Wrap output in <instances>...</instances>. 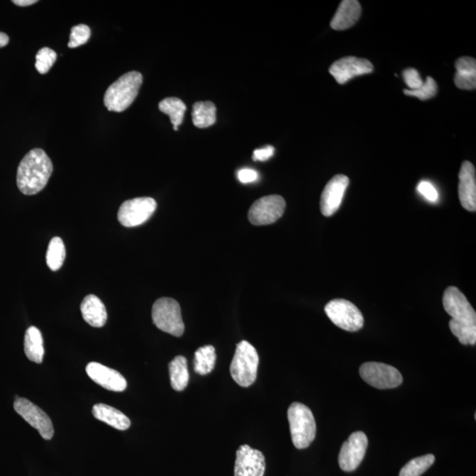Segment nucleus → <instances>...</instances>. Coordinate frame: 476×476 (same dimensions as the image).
Masks as SVG:
<instances>
[{
  "mask_svg": "<svg viewBox=\"0 0 476 476\" xmlns=\"http://www.w3.org/2000/svg\"><path fill=\"white\" fill-rule=\"evenodd\" d=\"M53 172L52 160L41 148H35L21 160L17 170L16 183L25 195H35L48 184Z\"/></svg>",
  "mask_w": 476,
  "mask_h": 476,
  "instance_id": "f257e3e1",
  "label": "nucleus"
},
{
  "mask_svg": "<svg viewBox=\"0 0 476 476\" xmlns=\"http://www.w3.org/2000/svg\"><path fill=\"white\" fill-rule=\"evenodd\" d=\"M143 82V77L140 72H129L122 75L109 87L105 93V107L109 111H125L136 99Z\"/></svg>",
  "mask_w": 476,
  "mask_h": 476,
  "instance_id": "f03ea898",
  "label": "nucleus"
},
{
  "mask_svg": "<svg viewBox=\"0 0 476 476\" xmlns=\"http://www.w3.org/2000/svg\"><path fill=\"white\" fill-rule=\"evenodd\" d=\"M288 419L293 445L297 449L310 446L316 438L317 426L311 410L299 402H294L288 409Z\"/></svg>",
  "mask_w": 476,
  "mask_h": 476,
  "instance_id": "7ed1b4c3",
  "label": "nucleus"
},
{
  "mask_svg": "<svg viewBox=\"0 0 476 476\" xmlns=\"http://www.w3.org/2000/svg\"><path fill=\"white\" fill-rule=\"evenodd\" d=\"M260 358L256 348L246 341L237 345L231 365V375L242 387H249L255 382Z\"/></svg>",
  "mask_w": 476,
  "mask_h": 476,
  "instance_id": "20e7f679",
  "label": "nucleus"
},
{
  "mask_svg": "<svg viewBox=\"0 0 476 476\" xmlns=\"http://www.w3.org/2000/svg\"><path fill=\"white\" fill-rule=\"evenodd\" d=\"M153 322L156 328L180 337L184 332V324L182 319L180 305L172 298L162 297L156 300L152 308Z\"/></svg>",
  "mask_w": 476,
  "mask_h": 476,
  "instance_id": "39448f33",
  "label": "nucleus"
},
{
  "mask_svg": "<svg viewBox=\"0 0 476 476\" xmlns=\"http://www.w3.org/2000/svg\"><path fill=\"white\" fill-rule=\"evenodd\" d=\"M325 311L334 325L348 332H357L365 324L362 312L353 303L348 300L330 301L326 305Z\"/></svg>",
  "mask_w": 476,
  "mask_h": 476,
  "instance_id": "423d86ee",
  "label": "nucleus"
},
{
  "mask_svg": "<svg viewBox=\"0 0 476 476\" xmlns=\"http://www.w3.org/2000/svg\"><path fill=\"white\" fill-rule=\"evenodd\" d=\"M360 376L370 386L377 389H392L403 382L402 373L386 363L369 362L360 367Z\"/></svg>",
  "mask_w": 476,
  "mask_h": 476,
  "instance_id": "0eeeda50",
  "label": "nucleus"
},
{
  "mask_svg": "<svg viewBox=\"0 0 476 476\" xmlns=\"http://www.w3.org/2000/svg\"><path fill=\"white\" fill-rule=\"evenodd\" d=\"M156 201L149 197L129 199L123 203L118 210V219L123 227L140 226L153 216L156 209Z\"/></svg>",
  "mask_w": 476,
  "mask_h": 476,
  "instance_id": "6e6552de",
  "label": "nucleus"
},
{
  "mask_svg": "<svg viewBox=\"0 0 476 476\" xmlns=\"http://www.w3.org/2000/svg\"><path fill=\"white\" fill-rule=\"evenodd\" d=\"M285 209V199L282 196L268 195L258 199L250 206L249 221L256 226L272 224L282 216Z\"/></svg>",
  "mask_w": 476,
  "mask_h": 476,
  "instance_id": "1a4fd4ad",
  "label": "nucleus"
},
{
  "mask_svg": "<svg viewBox=\"0 0 476 476\" xmlns=\"http://www.w3.org/2000/svg\"><path fill=\"white\" fill-rule=\"evenodd\" d=\"M13 408L16 413L35 430H38L43 438L46 441L52 439L54 428L52 420L39 406L25 398L16 397Z\"/></svg>",
  "mask_w": 476,
  "mask_h": 476,
  "instance_id": "9d476101",
  "label": "nucleus"
},
{
  "mask_svg": "<svg viewBox=\"0 0 476 476\" xmlns=\"http://www.w3.org/2000/svg\"><path fill=\"white\" fill-rule=\"evenodd\" d=\"M368 448V438L365 432L355 431L344 442L339 454L340 467L345 472H352L359 467Z\"/></svg>",
  "mask_w": 476,
  "mask_h": 476,
  "instance_id": "9b49d317",
  "label": "nucleus"
},
{
  "mask_svg": "<svg viewBox=\"0 0 476 476\" xmlns=\"http://www.w3.org/2000/svg\"><path fill=\"white\" fill-rule=\"evenodd\" d=\"M443 305L453 321L476 324V314L464 294L456 287L447 288L443 296Z\"/></svg>",
  "mask_w": 476,
  "mask_h": 476,
  "instance_id": "f8f14e48",
  "label": "nucleus"
},
{
  "mask_svg": "<svg viewBox=\"0 0 476 476\" xmlns=\"http://www.w3.org/2000/svg\"><path fill=\"white\" fill-rule=\"evenodd\" d=\"M266 460L262 453L252 447L243 445L237 450L235 476H264Z\"/></svg>",
  "mask_w": 476,
  "mask_h": 476,
  "instance_id": "ddd939ff",
  "label": "nucleus"
},
{
  "mask_svg": "<svg viewBox=\"0 0 476 476\" xmlns=\"http://www.w3.org/2000/svg\"><path fill=\"white\" fill-rule=\"evenodd\" d=\"M329 72L338 84L343 85L357 76L370 74L373 72V65L368 60L346 57L334 62Z\"/></svg>",
  "mask_w": 476,
  "mask_h": 476,
  "instance_id": "4468645a",
  "label": "nucleus"
},
{
  "mask_svg": "<svg viewBox=\"0 0 476 476\" xmlns=\"http://www.w3.org/2000/svg\"><path fill=\"white\" fill-rule=\"evenodd\" d=\"M348 184L350 179L343 174L334 176L328 182L321 195V209L323 216L329 217L337 212L343 201Z\"/></svg>",
  "mask_w": 476,
  "mask_h": 476,
  "instance_id": "2eb2a0df",
  "label": "nucleus"
},
{
  "mask_svg": "<svg viewBox=\"0 0 476 476\" xmlns=\"http://www.w3.org/2000/svg\"><path fill=\"white\" fill-rule=\"evenodd\" d=\"M87 374L94 383L112 392H123L127 382L117 370L109 368L96 362H89L86 368Z\"/></svg>",
  "mask_w": 476,
  "mask_h": 476,
  "instance_id": "dca6fc26",
  "label": "nucleus"
},
{
  "mask_svg": "<svg viewBox=\"0 0 476 476\" xmlns=\"http://www.w3.org/2000/svg\"><path fill=\"white\" fill-rule=\"evenodd\" d=\"M459 197L461 205L470 212L476 210V179L475 166L464 162L459 174Z\"/></svg>",
  "mask_w": 476,
  "mask_h": 476,
  "instance_id": "f3484780",
  "label": "nucleus"
},
{
  "mask_svg": "<svg viewBox=\"0 0 476 476\" xmlns=\"http://www.w3.org/2000/svg\"><path fill=\"white\" fill-rule=\"evenodd\" d=\"M361 13L362 7L357 0H344L331 21V28L334 31L348 30L358 23Z\"/></svg>",
  "mask_w": 476,
  "mask_h": 476,
  "instance_id": "a211bd4d",
  "label": "nucleus"
},
{
  "mask_svg": "<svg viewBox=\"0 0 476 476\" xmlns=\"http://www.w3.org/2000/svg\"><path fill=\"white\" fill-rule=\"evenodd\" d=\"M83 319L94 328H103L106 324V308L100 298L94 295L87 296L81 304Z\"/></svg>",
  "mask_w": 476,
  "mask_h": 476,
  "instance_id": "6ab92c4d",
  "label": "nucleus"
},
{
  "mask_svg": "<svg viewBox=\"0 0 476 476\" xmlns=\"http://www.w3.org/2000/svg\"><path fill=\"white\" fill-rule=\"evenodd\" d=\"M93 416L97 420L103 421L118 431H126L131 426V421L125 414L117 409L105 404H96L93 406Z\"/></svg>",
  "mask_w": 476,
  "mask_h": 476,
  "instance_id": "aec40b11",
  "label": "nucleus"
},
{
  "mask_svg": "<svg viewBox=\"0 0 476 476\" xmlns=\"http://www.w3.org/2000/svg\"><path fill=\"white\" fill-rule=\"evenodd\" d=\"M24 352L31 362L42 363L45 355L43 339L41 332L35 326H31L25 333Z\"/></svg>",
  "mask_w": 476,
  "mask_h": 476,
  "instance_id": "412c9836",
  "label": "nucleus"
},
{
  "mask_svg": "<svg viewBox=\"0 0 476 476\" xmlns=\"http://www.w3.org/2000/svg\"><path fill=\"white\" fill-rule=\"evenodd\" d=\"M170 384L174 390L184 391L187 387L190 374H189L187 360L182 355L176 357L169 363Z\"/></svg>",
  "mask_w": 476,
  "mask_h": 476,
  "instance_id": "4be33fe9",
  "label": "nucleus"
},
{
  "mask_svg": "<svg viewBox=\"0 0 476 476\" xmlns=\"http://www.w3.org/2000/svg\"><path fill=\"white\" fill-rule=\"evenodd\" d=\"M192 122L198 128H208L216 122V107L212 101H197L192 112Z\"/></svg>",
  "mask_w": 476,
  "mask_h": 476,
  "instance_id": "5701e85b",
  "label": "nucleus"
},
{
  "mask_svg": "<svg viewBox=\"0 0 476 476\" xmlns=\"http://www.w3.org/2000/svg\"><path fill=\"white\" fill-rule=\"evenodd\" d=\"M159 110L162 114L169 116L174 130L177 131L179 126L183 123L184 114L187 111V105L179 98L168 97L160 101Z\"/></svg>",
  "mask_w": 476,
  "mask_h": 476,
  "instance_id": "b1692460",
  "label": "nucleus"
},
{
  "mask_svg": "<svg viewBox=\"0 0 476 476\" xmlns=\"http://www.w3.org/2000/svg\"><path fill=\"white\" fill-rule=\"evenodd\" d=\"M216 353L214 347L206 345L199 348L195 352L194 370L199 375H206L212 372L216 366Z\"/></svg>",
  "mask_w": 476,
  "mask_h": 476,
  "instance_id": "393cba45",
  "label": "nucleus"
},
{
  "mask_svg": "<svg viewBox=\"0 0 476 476\" xmlns=\"http://www.w3.org/2000/svg\"><path fill=\"white\" fill-rule=\"evenodd\" d=\"M65 259V247L63 240L59 237L53 238L49 243L46 254V262L50 270H60Z\"/></svg>",
  "mask_w": 476,
  "mask_h": 476,
  "instance_id": "a878e982",
  "label": "nucleus"
},
{
  "mask_svg": "<svg viewBox=\"0 0 476 476\" xmlns=\"http://www.w3.org/2000/svg\"><path fill=\"white\" fill-rule=\"evenodd\" d=\"M450 332L457 337L460 343L463 345H475L476 324L453 321L449 322Z\"/></svg>",
  "mask_w": 476,
  "mask_h": 476,
  "instance_id": "bb28decb",
  "label": "nucleus"
},
{
  "mask_svg": "<svg viewBox=\"0 0 476 476\" xmlns=\"http://www.w3.org/2000/svg\"><path fill=\"white\" fill-rule=\"evenodd\" d=\"M433 454L415 458L406 463L399 472V476H421L435 463Z\"/></svg>",
  "mask_w": 476,
  "mask_h": 476,
  "instance_id": "cd10ccee",
  "label": "nucleus"
},
{
  "mask_svg": "<svg viewBox=\"0 0 476 476\" xmlns=\"http://www.w3.org/2000/svg\"><path fill=\"white\" fill-rule=\"evenodd\" d=\"M57 53L53 50L43 48L39 50L35 57V68L41 74H46L55 64Z\"/></svg>",
  "mask_w": 476,
  "mask_h": 476,
  "instance_id": "c85d7f7f",
  "label": "nucleus"
},
{
  "mask_svg": "<svg viewBox=\"0 0 476 476\" xmlns=\"http://www.w3.org/2000/svg\"><path fill=\"white\" fill-rule=\"evenodd\" d=\"M438 92V85L435 79L431 77H427L426 81L424 82L420 89L416 90L405 89L406 96L419 98L420 100H428L434 97Z\"/></svg>",
  "mask_w": 476,
  "mask_h": 476,
  "instance_id": "c756f323",
  "label": "nucleus"
},
{
  "mask_svg": "<svg viewBox=\"0 0 476 476\" xmlns=\"http://www.w3.org/2000/svg\"><path fill=\"white\" fill-rule=\"evenodd\" d=\"M91 35V31L89 26L85 24H79L77 26L72 28L70 34V41H69V48H77L79 46L85 45L89 42Z\"/></svg>",
  "mask_w": 476,
  "mask_h": 476,
  "instance_id": "7c9ffc66",
  "label": "nucleus"
},
{
  "mask_svg": "<svg viewBox=\"0 0 476 476\" xmlns=\"http://www.w3.org/2000/svg\"><path fill=\"white\" fill-rule=\"evenodd\" d=\"M417 191L428 201L435 203L438 201V192L431 182L421 181L417 185Z\"/></svg>",
  "mask_w": 476,
  "mask_h": 476,
  "instance_id": "2f4dec72",
  "label": "nucleus"
},
{
  "mask_svg": "<svg viewBox=\"0 0 476 476\" xmlns=\"http://www.w3.org/2000/svg\"><path fill=\"white\" fill-rule=\"evenodd\" d=\"M403 78L406 84L408 85L409 90H416L420 89L424 84L423 79H421L419 72L416 69L408 68L403 72Z\"/></svg>",
  "mask_w": 476,
  "mask_h": 476,
  "instance_id": "473e14b6",
  "label": "nucleus"
},
{
  "mask_svg": "<svg viewBox=\"0 0 476 476\" xmlns=\"http://www.w3.org/2000/svg\"><path fill=\"white\" fill-rule=\"evenodd\" d=\"M458 74H476V61L473 57H463L455 63Z\"/></svg>",
  "mask_w": 476,
  "mask_h": 476,
  "instance_id": "72a5a7b5",
  "label": "nucleus"
},
{
  "mask_svg": "<svg viewBox=\"0 0 476 476\" xmlns=\"http://www.w3.org/2000/svg\"><path fill=\"white\" fill-rule=\"evenodd\" d=\"M454 82L457 88L465 90H474L476 88V74H461L456 72Z\"/></svg>",
  "mask_w": 476,
  "mask_h": 476,
  "instance_id": "f704fd0d",
  "label": "nucleus"
},
{
  "mask_svg": "<svg viewBox=\"0 0 476 476\" xmlns=\"http://www.w3.org/2000/svg\"><path fill=\"white\" fill-rule=\"evenodd\" d=\"M275 154V148L272 146H267L262 148L256 149L254 150L253 159L254 161L265 162L270 159Z\"/></svg>",
  "mask_w": 476,
  "mask_h": 476,
  "instance_id": "c9c22d12",
  "label": "nucleus"
},
{
  "mask_svg": "<svg viewBox=\"0 0 476 476\" xmlns=\"http://www.w3.org/2000/svg\"><path fill=\"white\" fill-rule=\"evenodd\" d=\"M238 177L243 184H249L255 182L259 177L257 172L252 169H242L238 173Z\"/></svg>",
  "mask_w": 476,
  "mask_h": 476,
  "instance_id": "e433bc0d",
  "label": "nucleus"
},
{
  "mask_svg": "<svg viewBox=\"0 0 476 476\" xmlns=\"http://www.w3.org/2000/svg\"><path fill=\"white\" fill-rule=\"evenodd\" d=\"M12 2L19 6H28L38 3L36 0H13Z\"/></svg>",
  "mask_w": 476,
  "mask_h": 476,
  "instance_id": "4c0bfd02",
  "label": "nucleus"
},
{
  "mask_svg": "<svg viewBox=\"0 0 476 476\" xmlns=\"http://www.w3.org/2000/svg\"><path fill=\"white\" fill-rule=\"evenodd\" d=\"M9 43V35L5 34V33L0 32V48H3L7 45V43Z\"/></svg>",
  "mask_w": 476,
  "mask_h": 476,
  "instance_id": "58836bf2",
  "label": "nucleus"
}]
</instances>
